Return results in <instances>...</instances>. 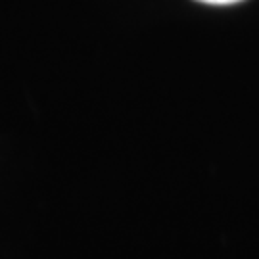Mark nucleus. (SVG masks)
<instances>
[{"label":"nucleus","instance_id":"f257e3e1","mask_svg":"<svg viewBox=\"0 0 259 259\" xmlns=\"http://www.w3.org/2000/svg\"><path fill=\"white\" fill-rule=\"evenodd\" d=\"M198 2L213 4V6H227V4H236V2H242V0H198Z\"/></svg>","mask_w":259,"mask_h":259}]
</instances>
